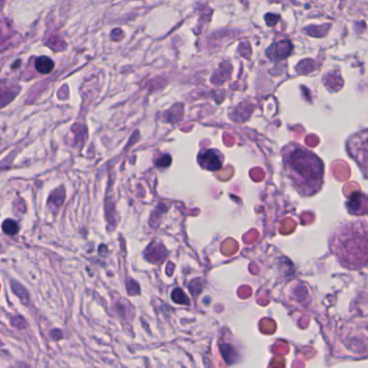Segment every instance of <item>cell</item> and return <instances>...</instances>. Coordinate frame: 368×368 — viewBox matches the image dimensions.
Here are the masks:
<instances>
[{"instance_id": "cell-1", "label": "cell", "mask_w": 368, "mask_h": 368, "mask_svg": "<svg viewBox=\"0 0 368 368\" xmlns=\"http://www.w3.org/2000/svg\"><path fill=\"white\" fill-rule=\"evenodd\" d=\"M282 161L290 184L302 196H312L322 189L324 163L314 152L290 143L282 150Z\"/></svg>"}, {"instance_id": "cell-2", "label": "cell", "mask_w": 368, "mask_h": 368, "mask_svg": "<svg viewBox=\"0 0 368 368\" xmlns=\"http://www.w3.org/2000/svg\"><path fill=\"white\" fill-rule=\"evenodd\" d=\"M331 252L348 269H361L368 264V224L351 221L340 225L330 240Z\"/></svg>"}, {"instance_id": "cell-3", "label": "cell", "mask_w": 368, "mask_h": 368, "mask_svg": "<svg viewBox=\"0 0 368 368\" xmlns=\"http://www.w3.org/2000/svg\"><path fill=\"white\" fill-rule=\"evenodd\" d=\"M347 151L368 179V130L359 131L350 136L347 141Z\"/></svg>"}, {"instance_id": "cell-4", "label": "cell", "mask_w": 368, "mask_h": 368, "mask_svg": "<svg viewBox=\"0 0 368 368\" xmlns=\"http://www.w3.org/2000/svg\"><path fill=\"white\" fill-rule=\"evenodd\" d=\"M198 161L202 168L209 171H218L222 165V157L215 149H209L201 152Z\"/></svg>"}, {"instance_id": "cell-5", "label": "cell", "mask_w": 368, "mask_h": 368, "mask_svg": "<svg viewBox=\"0 0 368 368\" xmlns=\"http://www.w3.org/2000/svg\"><path fill=\"white\" fill-rule=\"evenodd\" d=\"M35 67L41 74H50L54 68V62L48 56H40L36 59Z\"/></svg>"}, {"instance_id": "cell-6", "label": "cell", "mask_w": 368, "mask_h": 368, "mask_svg": "<svg viewBox=\"0 0 368 368\" xmlns=\"http://www.w3.org/2000/svg\"><path fill=\"white\" fill-rule=\"evenodd\" d=\"M3 229H4V231H5V232H6L7 235L14 236V235L18 233V231H19V226H18V224H16V222H15L14 220H12V219H7V220L4 222Z\"/></svg>"}, {"instance_id": "cell-7", "label": "cell", "mask_w": 368, "mask_h": 368, "mask_svg": "<svg viewBox=\"0 0 368 368\" xmlns=\"http://www.w3.org/2000/svg\"><path fill=\"white\" fill-rule=\"evenodd\" d=\"M172 299L176 304L181 305H189V300H188L187 296L181 288H176L173 290L172 293Z\"/></svg>"}, {"instance_id": "cell-8", "label": "cell", "mask_w": 368, "mask_h": 368, "mask_svg": "<svg viewBox=\"0 0 368 368\" xmlns=\"http://www.w3.org/2000/svg\"><path fill=\"white\" fill-rule=\"evenodd\" d=\"M12 287H13L15 294H18V296L22 299V300H28V298H29L28 293L20 283H14V282H12Z\"/></svg>"}, {"instance_id": "cell-9", "label": "cell", "mask_w": 368, "mask_h": 368, "mask_svg": "<svg viewBox=\"0 0 368 368\" xmlns=\"http://www.w3.org/2000/svg\"><path fill=\"white\" fill-rule=\"evenodd\" d=\"M171 161H172L171 157L169 155H165L164 157H161L156 161V165L159 168H166L171 164Z\"/></svg>"}, {"instance_id": "cell-10", "label": "cell", "mask_w": 368, "mask_h": 368, "mask_svg": "<svg viewBox=\"0 0 368 368\" xmlns=\"http://www.w3.org/2000/svg\"><path fill=\"white\" fill-rule=\"evenodd\" d=\"M130 283H131V284L133 283V284L135 285V282H134L133 280H131V281H130ZM135 287H136V289H135V292H134V295H135V293H136V294H138V293H140V286H139V284H138V283H136ZM132 288H133V287H130V288H127V292H129V294H131V292H132Z\"/></svg>"}]
</instances>
